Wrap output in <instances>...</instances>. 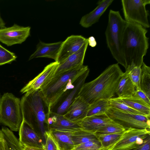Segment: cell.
Masks as SVG:
<instances>
[{"instance_id":"cell-1","label":"cell","mask_w":150,"mask_h":150,"mask_svg":"<svg viewBox=\"0 0 150 150\" xmlns=\"http://www.w3.org/2000/svg\"><path fill=\"white\" fill-rule=\"evenodd\" d=\"M123 73L118 63L109 66L96 79L85 83L79 96L90 105L113 98Z\"/></svg>"},{"instance_id":"cell-2","label":"cell","mask_w":150,"mask_h":150,"mask_svg":"<svg viewBox=\"0 0 150 150\" xmlns=\"http://www.w3.org/2000/svg\"><path fill=\"white\" fill-rule=\"evenodd\" d=\"M147 32L141 25L127 22L122 41L126 69L132 65L141 67L142 65L149 47V38L146 36Z\"/></svg>"},{"instance_id":"cell-3","label":"cell","mask_w":150,"mask_h":150,"mask_svg":"<svg viewBox=\"0 0 150 150\" xmlns=\"http://www.w3.org/2000/svg\"><path fill=\"white\" fill-rule=\"evenodd\" d=\"M88 68L83 65L54 76L39 90L49 111L68 90L74 87V82Z\"/></svg>"},{"instance_id":"cell-4","label":"cell","mask_w":150,"mask_h":150,"mask_svg":"<svg viewBox=\"0 0 150 150\" xmlns=\"http://www.w3.org/2000/svg\"><path fill=\"white\" fill-rule=\"evenodd\" d=\"M21 107L23 120L33 127L35 125L37 126L45 139V124L47 125L50 112L46 111L48 108L39 90L25 93L21 100Z\"/></svg>"},{"instance_id":"cell-5","label":"cell","mask_w":150,"mask_h":150,"mask_svg":"<svg viewBox=\"0 0 150 150\" xmlns=\"http://www.w3.org/2000/svg\"><path fill=\"white\" fill-rule=\"evenodd\" d=\"M127 23L119 11L110 9L105 32L107 46L113 57L125 69L126 65L122 51V41Z\"/></svg>"},{"instance_id":"cell-6","label":"cell","mask_w":150,"mask_h":150,"mask_svg":"<svg viewBox=\"0 0 150 150\" xmlns=\"http://www.w3.org/2000/svg\"><path fill=\"white\" fill-rule=\"evenodd\" d=\"M22 120L20 99L11 93H4L0 98V125L17 132Z\"/></svg>"},{"instance_id":"cell-7","label":"cell","mask_w":150,"mask_h":150,"mask_svg":"<svg viewBox=\"0 0 150 150\" xmlns=\"http://www.w3.org/2000/svg\"><path fill=\"white\" fill-rule=\"evenodd\" d=\"M122 9L125 20L136 23L145 28L150 27L148 20L149 11L146 6L150 4L149 0H122Z\"/></svg>"},{"instance_id":"cell-8","label":"cell","mask_w":150,"mask_h":150,"mask_svg":"<svg viewBox=\"0 0 150 150\" xmlns=\"http://www.w3.org/2000/svg\"><path fill=\"white\" fill-rule=\"evenodd\" d=\"M106 114L111 120L125 130L130 128L150 129V118L145 116L125 112L111 107Z\"/></svg>"},{"instance_id":"cell-9","label":"cell","mask_w":150,"mask_h":150,"mask_svg":"<svg viewBox=\"0 0 150 150\" xmlns=\"http://www.w3.org/2000/svg\"><path fill=\"white\" fill-rule=\"evenodd\" d=\"M150 136V130L129 128L125 130L119 139L105 150H128L142 144Z\"/></svg>"},{"instance_id":"cell-10","label":"cell","mask_w":150,"mask_h":150,"mask_svg":"<svg viewBox=\"0 0 150 150\" xmlns=\"http://www.w3.org/2000/svg\"><path fill=\"white\" fill-rule=\"evenodd\" d=\"M89 72V69L88 68L76 79L74 82V87L68 90L63 94L51 109L50 112L62 115L66 113L70 106L79 96L80 91L84 84Z\"/></svg>"},{"instance_id":"cell-11","label":"cell","mask_w":150,"mask_h":150,"mask_svg":"<svg viewBox=\"0 0 150 150\" xmlns=\"http://www.w3.org/2000/svg\"><path fill=\"white\" fill-rule=\"evenodd\" d=\"M31 28L14 23L11 26L0 28V42L8 46L21 44L30 35Z\"/></svg>"},{"instance_id":"cell-12","label":"cell","mask_w":150,"mask_h":150,"mask_svg":"<svg viewBox=\"0 0 150 150\" xmlns=\"http://www.w3.org/2000/svg\"><path fill=\"white\" fill-rule=\"evenodd\" d=\"M59 63L55 62L47 65L43 71L29 81L20 91L22 93H29L40 90L54 76Z\"/></svg>"},{"instance_id":"cell-13","label":"cell","mask_w":150,"mask_h":150,"mask_svg":"<svg viewBox=\"0 0 150 150\" xmlns=\"http://www.w3.org/2000/svg\"><path fill=\"white\" fill-rule=\"evenodd\" d=\"M19 142L23 148L43 147L44 144L31 125L23 120L19 130Z\"/></svg>"},{"instance_id":"cell-14","label":"cell","mask_w":150,"mask_h":150,"mask_svg":"<svg viewBox=\"0 0 150 150\" xmlns=\"http://www.w3.org/2000/svg\"><path fill=\"white\" fill-rule=\"evenodd\" d=\"M81 35H71L62 42L55 62L59 63L77 51L87 41Z\"/></svg>"},{"instance_id":"cell-15","label":"cell","mask_w":150,"mask_h":150,"mask_svg":"<svg viewBox=\"0 0 150 150\" xmlns=\"http://www.w3.org/2000/svg\"><path fill=\"white\" fill-rule=\"evenodd\" d=\"M88 45L87 40L77 51L59 63L54 76L83 65L84 59Z\"/></svg>"},{"instance_id":"cell-16","label":"cell","mask_w":150,"mask_h":150,"mask_svg":"<svg viewBox=\"0 0 150 150\" xmlns=\"http://www.w3.org/2000/svg\"><path fill=\"white\" fill-rule=\"evenodd\" d=\"M89 107L90 104L79 96L63 115L69 121L77 122L86 117Z\"/></svg>"},{"instance_id":"cell-17","label":"cell","mask_w":150,"mask_h":150,"mask_svg":"<svg viewBox=\"0 0 150 150\" xmlns=\"http://www.w3.org/2000/svg\"><path fill=\"white\" fill-rule=\"evenodd\" d=\"M48 122L49 129L73 132L82 129L79 123L72 122L63 115L50 112ZM48 129V130H49Z\"/></svg>"},{"instance_id":"cell-18","label":"cell","mask_w":150,"mask_h":150,"mask_svg":"<svg viewBox=\"0 0 150 150\" xmlns=\"http://www.w3.org/2000/svg\"><path fill=\"white\" fill-rule=\"evenodd\" d=\"M62 42L47 43L40 41L37 45L36 51L30 56L28 60L44 57L53 59L56 61Z\"/></svg>"},{"instance_id":"cell-19","label":"cell","mask_w":150,"mask_h":150,"mask_svg":"<svg viewBox=\"0 0 150 150\" xmlns=\"http://www.w3.org/2000/svg\"><path fill=\"white\" fill-rule=\"evenodd\" d=\"M113 1H99L97 2V6L94 10L82 16L80 21L79 24L84 28H88L97 23Z\"/></svg>"},{"instance_id":"cell-20","label":"cell","mask_w":150,"mask_h":150,"mask_svg":"<svg viewBox=\"0 0 150 150\" xmlns=\"http://www.w3.org/2000/svg\"><path fill=\"white\" fill-rule=\"evenodd\" d=\"M114 122L106 114L86 117L78 122L82 129L93 133L101 127Z\"/></svg>"},{"instance_id":"cell-21","label":"cell","mask_w":150,"mask_h":150,"mask_svg":"<svg viewBox=\"0 0 150 150\" xmlns=\"http://www.w3.org/2000/svg\"><path fill=\"white\" fill-rule=\"evenodd\" d=\"M0 130V150H23L19 139L8 128L2 127Z\"/></svg>"},{"instance_id":"cell-22","label":"cell","mask_w":150,"mask_h":150,"mask_svg":"<svg viewBox=\"0 0 150 150\" xmlns=\"http://www.w3.org/2000/svg\"><path fill=\"white\" fill-rule=\"evenodd\" d=\"M136 87L130 79L127 72L123 73L116 90L118 97L123 98L132 96L135 91Z\"/></svg>"},{"instance_id":"cell-23","label":"cell","mask_w":150,"mask_h":150,"mask_svg":"<svg viewBox=\"0 0 150 150\" xmlns=\"http://www.w3.org/2000/svg\"><path fill=\"white\" fill-rule=\"evenodd\" d=\"M51 130L61 150H71L74 147L71 137L72 132Z\"/></svg>"},{"instance_id":"cell-24","label":"cell","mask_w":150,"mask_h":150,"mask_svg":"<svg viewBox=\"0 0 150 150\" xmlns=\"http://www.w3.org/2000/svg\"><path fill=\"white\" fill-rule=\"evenodd\" d=\"M120 98L131 108L150 118V105L133 96Z\"/></svg>"},{"instance_id":"cell-25","label":"cell","mask_w":150,"mask_h":150,"mask_svg":"<svg viewBox=\"0 0 150 150\" xmlns=\"http://www.w3.org/2000/svg\"><path fill=\"white\" fill-rule=\"evenodd\" d=\"M110 107L108 100L101 99L90 105L87 116H92L106 114Z\"/></svg>"},{"instance_id":"cell-26","label":"cell","mask_w":150,"mask_h":150,"mask_svg":"<svg viewBox=\"0 0 150 150\" xmlns=\"http://www.w3.org/2000/svg\"><path fill=\"white\" fill-rule=\"evenodd\" d=\"M71 137L74 146L91 140L98 139L94 133L82 129L72 132Z\"/></svg>"},{"instance_id":"cell-27","label":"cell","mask_w":150,"mask_h":150,"mask_svg":"<svg viewBox=\"0 0 150 150\" xmlns=\"http://www.w3.org/2000/svg\"><path fill=\"white\" fill-rule=\"evenodd\" d=\"M140 88L150 98V67L144 62L141 67Z\"/></svg>"},{"instance_id":"cell-28","label":"cell","mask_w":150,"mask_h":150,"mask_svg":"<svg viewBox=\"0 0 150 150\" xmlns=\"http://www.w3.org/2000/svg\"><path fill=\"white\" fill-rule=\"evenodd\" d=\"M108 100L110 107L125 112L143 115L140 112L131 108L120 98L113 97Z\"/></svg>"},{"instance_id":"cell-29","label":"cell","mask_w":150,"mask_h":150,"mask_svg":"<svg viewBox=\"0 0 150 150\" xmlns=\"http://www.w3.org/2000/svg\"><path fill=\"white\" fill-rule=\"evenodd\" d=\"M124 132L97 137L101 144V150H105L116 142L120 138Z\"/></svg>"},{"instance_id":"cell-30","label":"cell","mask_w":150,"mask_h":150,"mask_svg":"<svg viewBox=\"0 0 150 150\" xmlns=\"http://www.w3.org/2000/svg\"><path fill=\"white\" fill-rule=\"evenodd\" d=\"M125 130L121 125L114 122L101 127L94 134L97 137L102 135L113 134L124 131Z\"/></svg>"},{"instance_id":"cell-31","label":"cell","mask_w":150,"mask_h":150,"mask_svg":"<svg viewBox=\"0 0 150 150\" xmlns=\"http://www.w3.org/2000/svg\"><path fill=\"white\" fill-rule=\"evenodd\" d=\"M132 82L135 86L136 89H140V81L141 67L132 65L125 69Z\"/></svg>"},{"instance_id":"cell-32","label":"cell","mask_w":150,"mask_h":150,"mask_svg":"<svg viewBox=\"0 0 150 150\" xmlns=\"http://www.w3.org/2000/svg\"><path fill=\"white\" fill-rule=\"evenodd\" d=\"M44 137L45 143L44 147L45 150H61L51 130L45 131Z\"/></svg>"},{"instance_id":"cell-33","label":"cell","mask_w":150,"mask_h":150,"mask_svg":"<svg viewBox=\"0 0 150 150\" xmlns=\"http://www.w3.org/2000/svg\"><path fill=\"white\" fill-rule=\"evenodd\" d=\"M17 58L15 53L8 50L0 44V66L10 64L16 60Z\"/></svg>"},{"instance_id":"cell-34","label":"cell","mask_w":150,"mask_h":150,"mask_svg":"<svg viewBox=\"0 0 150 150\" xmlns=\"http://www.w3.org/2000/svg\"><path fill=\"white\" fill-rule=\"evenodd\" d=\"M101 143L98 139L75 146L71 150H101Z\"/></svg>"},{"instance_id":"cell-35","label":"cell","mask_w":150,"mask_h":150,"mask_svg":"<svg viewBox=\"0 0 150 150\" xmlns=\"http://www.w3.org/2000/svg\"><path fill=\"white\" fill-rule=\"evenodd\" d=\"M132 96L139 98L148 105H150V98L140 89H136Z\"/></svg>"},{"instance_id":"cell-36","label":"cell","mask_w":150,"mask_h":150,"mask_svg":"<svg viewBox=\"0 0 150 150\" xmlns=\"http://www.w3.org/2000/svg\"><path fill=\"white\" fill-rule=\"evenodd\" d=\"M128 150H150V136L142 144Z\"/></svg>"},{"instance_id":"cell-37","label":"cell","mask_w":150,"mask_h":150,"mask_svg":"<svg viewBox=\"0 0 150 150\" xmlns=\"http://www.w3.org/2000/svg\"><path fill=\"white\" fill-rule=\"evenodd\" d=\"M88 45L92 47H95L97 45V42L95 38L93 36L89 37L88 38Z\"/></svg>"},{"instance_id":"cell-38","label":"cell","mask_w":150,"mask_h":150,"mask_svg":"<svg viewBox=\"0 0 150 150\" xmlns=\"http://www.w3.org/2000/svg\"><path fill=\"white\" fill-rule=\"evenodd\" d=\"M23 150H45L44 147H29L27 146L24 148Z\"/></svg>"},{"instance_id":"cell-39","label":"cell","mask_w":150,"mask_h":150,"mask_svg":"<svg viewBox=\"0 0 150 150\" xmlns=\"http://www.w3.org/2000/svg\"><path fill=\"white\" fill-rule=\"evenodd\" d=\"M5 23L1 17L0 13V28L5 27Z\"/></svg>"},{"instance_id":"cell-40","label":"cell","mask_w":150,"mask_h":150,"mask_svg":"<svg viewBox=\"0 0 150 150\" xmlns=\"http://www.w3.org/2000/svg\"><path fill=\"white\" fill-rule=\"evenodd\" d=\"M1 131H0V138L1 137Z\"/></svg>"},{"instance_id":"cell-41","label":"cell","mask_w":150,"mask_h":150,"mask_svg":"<svg viewBox=\"0 0 150 150\" xmlns=\"http://www.w3.org/2000/svg\"><path fill=\"white\" fill-rule=\"evenodd\" d=\"M1 97V96L0 94V98Z\"/></svg>"}]
</instances>
